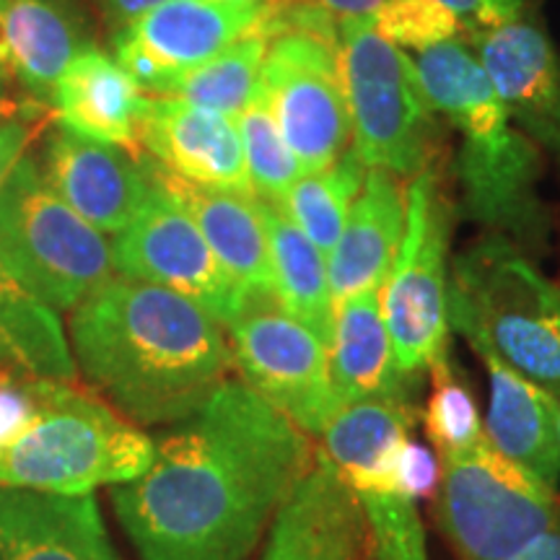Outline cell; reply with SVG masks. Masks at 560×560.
I'll return each mask as SVG.
<instances>
[{"instance_id": "obj_1", "label": "cell", "mask_w": 560, "mask_h": 560, "mask_svg": "<svg viewBox=\"0 0 560 560\" xmlns=\"http://www.w3.org/2000/svg\"><path fill=\"white\" fill-rule=\"evenodd\" d=\"M317 452L229 376L198 412L153 436L151 465L112 488V509L138 560H249Z\"/></svg>"}, {"instance_id": "obj_2", "label": "cell", "mask_w": 560, "mask_h": 560, "mask_svg": "<svg viewBox=\"0 0 560 560\" xmlns=\"http://www.w3.org/2000/svg\"><path fill=\"white\" fill-rule=\"evenodd\" d=\"M68 314L79 380L145 431L190 418L234 374L221 322L161 285L112 276Z\"/></svg>"}, {"instance_id": "obj_3", "label": "cell", "mask_w": 560, "mask_h": 560, "mask_svg": "<svg viewBox=\"0 0 560 560\" xmlns=\"http://www.w3.org/2000/svg\"><path fill=\"white\" fill-rule=\"evenodd\" d=\"M436 115L459 132L457 213L506 236L535 260L548 252L552 219L540 198L545 156L511 122L467 42L452 39L412 58Z\"/></svg>"}, {"instance_id": "obj_4", "label": "cell", "mask_w": 560, "mask_h": 560, "mask_svg": "<svg viewBox=\"0 0 560 560\" xmlns=\"http://www.w3.org/2000/svg\"><path fill=\"white\" fill-rule=\"evenodd\" d=\"M450 327L560 400V289L506 236L486 231L452 257Z\"/></svg>"}, {"instance_id": "obj_5", "label": "cell", "mask_w": 560, "mask_h": 560, "mask_svg": "<svg viewBox=\"0 0 560 560\" xmlns=\"http://www.w3.org/2000/svg\"><path fill=\"white\" fill-rule=\"evenodd\" d=\"M37 418L0 452V488L94 495L136 480L153 459V436L79 382L34 376Z\"/></svg>"}, {"instance_id": "obj_6", "label": "cell", "mask_w": 560, "mask_h": 560, "mask_svg": "<svg viewBox=\"0 0 560 560\" xmlns=\"http://www.w3.org/2000/svg\"><path fill=\"white\" fill-rule=\"evenodd\" d=\"M431 503L459 560H560V493L490 444L441 457Z\"/></svg>"}, {"instance_id": "obj_7", "label": "cell", "mask_w": 560, "mask_h": 560, "mask_svg": "<svg viewBox=\"0 0 560 560\" xmlns=\"http://www.w3.org/2000/svg\"><path fill=\"white\" fill-rule=\"evenodd\" d=\"M260 83L301 174L327 170L350 149L338 19L319 3L280 5Z\"/></svg>"}, {"instance_id": "obj_8", "label": "cell", "mask_w": 560, "mask_h": 560, "mask_svg": "<svg viewBox=\"0 0 560 560\" xmlns=\"http://www.w3.org/2000/svg\"><path fill=\"white\" fill-rule=\"evenodd\" d=\"M0 262L55 312H73L115 276L107 234L52 192L32 156L0 187Z\"/></svg>"}, {"instance_id": "obj_9", "label": "cell", "mask_w": 560, "mask_h": 560, "mask_svg": "<svg viewBox=\"0 0 560 560\" xmlns=\"http://www.w3.org/2000/svg\"><path fill=\"white\" fill-rule=\"evenodd\" d=\"M338 52L350 149L363 166L410 179L433 164L436 112L410 55L389 45L371 19L338 21Z\"/></svg>"}, {"instance_id": "obj_10", "label": "cell", "mask_w": 560, "mask_h": 560, "mask_svg": "<svg viewBox=\"0 0 560 560\" xmlns=\"http://www.w3.org/2000/svg\"><path fill=\"white\" fill-rule=\"evenodd\" d=\"M457 215L436 164L405 179V229L382 285V310L397 366L418 382L452 346L446 293Z\"/></svg>"}, {"instance_id": "obj_11", "label": "cell", "mask_w": 560, "mask_h": 560, "mask_svg": "<svg viewBox=\"0 0 560 560\" xmlns=\"http://www.w3.org/2000/svg\"><path fill=\"white\" fill-rule=\"evenodd\" d=\"M223 330L236 376L317 441L340 408L327 342L280 310L276 299H249Z\"/></svg>"}, {"instance_id": "obj_12", "label": "cell", "mask_w": 560, "mask_h": 560, "mask_svg": "<svg viewBox=\"0 0 560 560\" xmlns=\"http://www.w3.org/2000/svg\"><path fill=\"white\" fill-rule=\"evenodd\" d=\"M153 166V187L120 234L112 236L115 276L179 293L195 301L223 327L247 306V296L226 276L190 210Z\"/></svg>"}, {"instance_id": "obj_13", "label": "cell", "mask_w": 560, "mask_h": 560, "mask_svg": "<svg viewBox=\"0 0 560 560\" xmlns=\"http://www.w3.org/2000/svg\"><path fill=\"white\" fill-rule=\"evenodd\" d=\"M278 9L252 0H164L112 34V55L145 94L170 96L190 70L270 26Z\"/></svg>"}, {"instance_id": "obj_14", "label": "cell", "mask_w": 560, "mask_h": 560, "mask_svg": "<svg viewBox=\"0 0 560 560\" xmlns=\"http://www.w3.org/2000/svg\"><path fill=\"white\" fill-rule=\"evenodd\" d=\"M511 122L560 170V52L537 9L470 37Z\"/></svg>"}, {"instance_id": "obj_15", "label": "cell", "mask_w": 560, "mask_h": 560, "mask_svg": "<svg viewBox=\"0 0 560 560\" xmlns=\"http://www.w3.org/2000/svg\"><path fill=\"white\" fill-rule=\"evenodd\" d=\"M39 170L68 208L107 236L128 226L153 187L151 161L66 128L47 138Z\"/></svg>"}, {"instance_id": "obj_16", "label": "cell", "mask_w": 560, "mask_h": 560, "mask_svg": "<svg viewBox=\"0 0 560 560\" xmlns=\"http://www.w3.org/2000/svg\"><path fill=\"white\" fill-rule=\"evenodd\" d=\"M138 145L174 179L255 198L240 130L219 112L195 107L179 96H151Z\"/></svg>"}, {"instance_id": "obj_17", "label": "cell", "mask_w": 560, "mask_h": 560, "mask_svg": "<svg viewBox=\"0 0 560 560\" xmlns=\"http://www.w3.org/2000/svg\"><path fill=\"white\" fill-rule=\"evenodd\" d=\"M265 540L260 560H371L359 495L322 452L278 511Z\"/></svg>"}, {"instance_id": "obj_18", "label": "cell", "mask_w": 560, "mask_h": 560, "mask_svg": "<svg viewBox=\"0 0 560 560\" xmlns=\"http://www.w3.org/2000/svg\"><path fill=\"white\" fill-rule=\"evenodd\" d=\"M0 560H125L94 495L0 488Z\"/></svg>"}, {"instance_id": "obj_19", "label": "cell", "mask_w": 560, "mask_h": 560, "mask_svg": "<svg viewBox=\"0 0 560 560\" xmlns=\"http://www.w3.org/2000/svg\"><path fill=\"white\" fill-rule=\"evenodd\" d=\"M94 45L86 13L73 0H5L0 11V86L16 83L47 107L73 58Z\"/></svg>"}, {"instance_id": "obj_20", "label": "cell", "mask_w": 560, "mask_h": 560, "mask_svg": "<svg viewBox=\"0 0 560 560\" xmlns=\"http://www.w3.org/2000/svg\"><path fill=\"white\" fill-rule=\"evenodd\" d=\"M488 371L486 439L501 457L535 475L545 486H560V400L529 382L488 350H475Z\"/></svg>"}, {"instance_id": "obj_21", "label": "cell", "mask_w": 560, "mask_h": 560, "mask_svg": "<svg viewBox=\"0 0 560 560\" xmlns=\"http://www.w3.org/2000/svg\"><path fill=\"white\" fill-rule=\"evenodd\" d=\"M149 102L115 55L91 45L62 70L47 107L60 128L132 151Z\"/></svg>"}, {"instance_id": "obj_22", "label": "cell", "mask_w": 560, "mask_h": 560, "mask_svg": "<svg viewBox=\"0 0 560 560\" xmlns=\"http://www.w3.org/2000/svg\"><path fill=\"white\" fill-rule=\"evenodd\" d=\"M405 229V185L387 170H369L342 234L327 255L335 304L382 289Z\"/></svg>"}, {"instance_id": "obj_23", "label": "cell", "mask_w": 560, "mask_h": 560, "mask_svg": "<svg viewBox=\"0 0 560 560\" xmlns=\"http://www.w3.org/2000/svg\"><path fill=\"white\" fill-rule=\"evenodd\" d=\"M330 374L338 405L397 397L412 400L418 380L397 366L395 348L382 310V289H371L335 304Z\"/></svg>"}, {"instance_id": "obj_24", "label": "cell", "mask_w": 560, "mask_h": 560, "mask_svg": "<svg viewBox=\"0 0 560 560\" xmlns=\"http://www.w3.org/2000/svg\"><path fill=\"white\" fill-rule=\"evenodd\" d=\"M159 170V166H156ZM161 179L190 210L200 234L226 276L234 280L247 299H276L272 289L268 231L260 213V202L252 195L198 187L174 179L161 172Z\"/></svg>"}, {"instance_id": "obj_25", "label": "cell", "mask_w": 560, "mask_h": 560, "mask_svg": "<svg viewBox=\"0 0 560 560\" xmlns=\"http://www.w3.org/2000/svg\"><path fill=\"white\" fill-rule=\"evenodd\" d=\"M420 408L412 400L371 397L340 405L319 433L317 450L353 490H389L392 465L412 436Z\"/></svg>"}, {"instance_id": "obj_26", "label": "cell", "mask_w": 560, "mask_h": 560, "mask_svg": "<svg viewBox=\"0 0 560 560\" xmlns=\"http://www.w3.org/2000/svg\"><path fill=\"white\" fill-rule=\"evenodd\" d=\"M257 202H260L265 231H268L272 289H276L278 306L293 319L304 322L330 348L335 296L327 255H322L278 206L262 200Z\"/></svg>"}, {"instance_id": "obj_27", "label": "cell", "mask_w": 560, "mask_h": 560, "mask_svg": "<svg viewBox=\"0 0 560 560\" xmlns=\"http://www.w3.org/2000/svg\"><path fill=\"white\" fill-rule=\"evenodd\" d=\"M0 371L79 382L58 312L32 296L0 262Z\"/></svg>"}, {"instance_id": "obj_28", "label": "cell", "mask_w": 560, "mask_h": 560, "mask_svg": "<svg viewBox=\"0 0 560 560\" xmlns=\"http://www.w3.org/2000/svg\"><path fill=\"white\" fill-rule=\"evenodd\" d=\"M366 172L355 151L348 149L327 170L301 174L278 208L322 255H330L346 226L350 206L361 192Z\"/></svg>"}, {"instance_id": "obj_29", "label": "cell", "mask_w": 560, "mask_h": 560, "mask_svg": "<svg viewBox=\"0 0 560 560\" xmlns=\"http://www.w3.org/2000/svg\"><path fill=\"white\" fill-rule=\"evenodd\" d=\"M272 21L270 26L247 34V37H242L215 55L213 60L190 70L170 96H179V100L190 102L195 107L219 112V115L236 120L247 109V104L255 100L257 89H260Z\"/></svg>"}, {"instance_id": "obj_30", "label": "cell", "mask_w": 560, "mask_h": 560, "mask_svg": "<svg viewBox=\"0 0 560 560\" xmlns=\"http://www.w3.org/2000/svg\"><path fill=\"white\" fill-rule=\"evenodd\" d=\"M429 380V400L420 408V420L433 452L439 457H454L488 444L478 397L454 361L452 346L431 363Z\"/></svg>"}, {"instance_id": "obj_31", "label": "cell", "mask_w": 560, "mask_h": 560, "mask_svg": "<svg viewBox=\"0 0 560 560\" xmlns=\"http://www.w3.org/2000/svg\"><path fill=\"white\" fill-rule=\"evenodd\" d=\"M234 122L242 138L244 164H247L255 198L278 206L283 195L291 190L293 182L301 177V166L278 128L262 83L255 100L247 104V109Z\"/></svg>"}, {"instance_id": "obj_32", "label": "cell", "mask_w": 560, "mask_h": 560, "mask_svg": "<svg viewBox=\"0 0 560 560\" xmlns=\"http://www.w3.org/2000/svg\"><path fill=\"white\" fill-rule=\"evenodd\" d=\"M366 516L371 560H429L418 503L389 490H353Z\"/></svg>"}, {"instance_id": "obj_33", "label": "cell", "mask_w": 560, "mask_h": 560, "mask_svg": "<svg viewBox=\"0 0 560 560\" xmlns=\"http://www.w3.org/2000/svg\"><path fill=\"white\" fill-rule=\"evenodd\" d=\"M374 30L400 50L423 52L459 39V19L439 0H384L371 16Z\"/></svg>"}, {"instance_id": "obj_34", "label": "cell", "mask_w": 560, "mask_h": 560, "mask_svg": "<svg viewBox=\"0 0 560 560\" xmlns=\"http://www.w3.org/2000/svg\"><path fill=\"white\" fill-rule=\"evenodd\" d=\"M441 482V457L431 444L408 439L392 465V493L410 501H433Z\"/></svg>"}, {"instance_id": "obj_35", "label": "cell", "mask_w": 560, "mask_h": 560, "mask_svg": "<svg viewBox=\"0 0 560 560\" xmlns=\"http://www.w3.org/2000/svg\"><path fill=\"white\" fill-rule=\"evenodd\" d=\"M45 125V109L34 102H11L0 109V187L16 170V164L26 156V149L39 136Z\"/></svg>"}, {"instance_id": "obj_36", "label": "cell", "mask_w": 560, "mask_h": 560, "mask_svg": "<svg viewBox=\"0 0 560 560\" xmlns=\"http://www.w3.org/2000/svg\"><path fill=\"white\" fill-rule=\"evenodd\" d=\"M32 380L19 371H0V452L24 436L37 418Z\"/></svg>"}, {"instance_id": "obj_37", "label": "cell", "mask_w": 560, "mask_h": 560, "mask_svg": "<svg viewBox=\"0 0 560 560\" xmlns=\"http://www.w3.org/2000/svg\"><path fill=\"white\" fill-rule=\"evenodd\" d=\"M459 19L467 37L495 30L535 9V0H439Z\"/></svg>"}, {"instance_id": "obj_38", "label": "cell", "mask_w": 560, "mask_h": 560, "mask_svg": "<svg viewBox=\"0 0 560 560\" xmlns=\"http://www.w3.org/2000/svg\"><path fill=\"white\" fill-rule=\"evenodd\" d=\"M164 0H96L104 24L109 26L112 34L128 30L140 16L156 9Z\"/></svg>"}, {"instance_id": "obj_39", "label": "cell", "mask_w": 560, "mask_h": 560, "mask_svg": "<svg viewBox=\"0 0 560 560\" xmlns=\"http://www.w3.org/2000/svg\"><path fill=\"white\" fill-rule=\"evenodd\" d=\"M330 16L342 19H371L384 0H317Z\"/></svg>"}, {"instance_id": "obj_40", "label": "cell", "mask_w": 560, "mask_h": 560, "mask_svg": "<svg viewBox=\"0 0 560 560\" xmlns=\"http://www.w3.org/2000/svg\"><path fill=\"white\" fill-rule=\"evenodd\" d=\"M252 3H270V5H283V3H291V0H252Z\"/></svg>"}, {"instance_id": "obj_41", "label": "cell", "mask_w": 560, "mask_h": 560, "mask_svg": "<svg viewBox=\"0 0 560 560\" xmlns=\"http://www.w3.org/2000/svg\"><path fill=\"white\" fill-rule=\"evenodd\" d=\"M9 100H3V86H0V109H5V107H9Z\"/></svg>"}, {"instance_id": "obj_42", "label": "cell", "mask_w": 560, "mask_h": 560, "mask_svg": "<svg viewBox=\"0 0 560 560\" xmlns=\"http://www.w3.org/2000/svg\"><path fill=\"white\" fill-rule=\"evenodd\" d=\"M3 5H5V0H0V11H3Z\"/></svg>"}, {"instance_id": "obj_43", "label": "cell", "mask_w": 560, "mask_h": 560, "mask_svg": "<svg viewBox=\"0 0 560 560\" xmlns=\"http://www.w3.org/2000/svg\"><path fill=\"white\" fill-rule=\"evenodd\" d=\"M558 439H560V418H558Z\"/></svg>"}]
</instances>
